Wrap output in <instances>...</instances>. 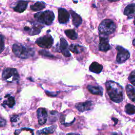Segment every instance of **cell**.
<instances>
[{
  "mask_svg": "<svg viewBox=\"0 0 135 135\" xmlns=\"http://www.w3.org/2000/svg\"><path fill=\"white\" fill-rule=\"evenodd\" d=\"M108 94L112 101L120 103L123 99V89L118 83L113 81H108L105 83Z\"/></svg>",
  "mask_w": 135,
  "mask_h": 135,
  "instance_id": "obj_1",
  "label": "cell"
},
{
  "mask_svg": "<svg viewBox=\"0 0 135 135\" xmlns=\"http://www.w3.org/2000/svg\"><path fill=\"white\" fill-rule=\"evenodd\" d=\"M14 54L21 59H27L34 55V50L32 48L27 47L20 44H14L12 47Z\"/></svg>",
  "mask_w": 135,
  "mask_h": 135,
  "instance_id": "obj_2",
  "label": "cell"
},
{
  "mask_svg": "<svg viewBox=\"0 0 135 135\" xmlns=\"http://www.w3.org/2000/svg\"><path fill=\"white\" fill-rule=\"evenodd\" d=\"M34 16L38 22L46 25H51L55 17L53 12L50 10L38 12L35 14Z\"/></svg>",
  "mask_w": 135,
  "mask_h": 135,
  "instance_id": "obj_3",
  "label": "cell"
},
{
  "mask_svg": "<svg viewBox=\"0 0 135 135\" xmlns=\"http://www.w3.org/2000/svg\"><path fill=\"white\" fill-rule=\"evenodd\" d=\"M116 29V25L114 22L110 19L102 21L99 26V31L101 34L110 35L114 33Z\"/></svg>",
  "mask_w": 135,
  "mask_h": 135,
  "instance_id": "obj_4",
  "label": "cell"
},
{
  "mask_svg": "<svg viewBox=\"0 0 135 135\" xmlns=\"http://www.w3.org/2000/svg\"><path fill=\"white\" fill-rule=\"evenodd\" d=\"M2 78L7 82H14L18 81L19 75L16 69L8 68L4 70Z\"/></svg>",
  "mask_w": 135,
  "mask_h": 135,
  "instance_id": "obj_5",
  "label": "cell"
},
{
  "mask_svg": "<svg viewBox=\"0 0 135 135\" xmlns=\"http://www.w3.org/2000/svg\"><path fill=\"white\" fill-rule=\"evenodd\" d=\"M35 43L41 48L49 49L53 43V38L51 35H44L38 38L36 40Z\"/></svg>",
  "mask_w": 135,
  "mask_h": 135,
  "instance_id": "obj_6",
  "label": "cell"
},
{
  "mask_svg": "<svg viewBox=\"0 0 135 135\" xmlns=\"http://www.w3.org/2000/svg\"><path fill=\"white\" fill-rule=\"evenodd\" d=\"M116 50L118 51L117 61L118 63H122L126 62L130 57L129 51L121 46H117Z\"/></svg>",
  "mask_w": 135,
  "mask_h": 135,
  "instance_id": "obj_7",
  "label": "cell"
},
{
  "mask_svg": "<svg viewBox=\"0 0 135 135\" xmlns=\"http://www.w3.org/2000/svg\"><path fill=\"white\" fill-rule=\"evenodd\" d=\"M70 14L68 12L63 8L58 9V20L61 24L66 23L69 20Z\"/></svg>",
  "mask_w": 135,
  "mask_h": 135,
  "instance_id": "obj_8",
  "label": "cell"
},
{
  "mask_svg": "<svg viewBox=\"0 0 135 135\" xmlns=\"http://www.w3.org/2000/svg\"><path fill=\"white\" fill-rule=\"evenodd\" d=\"M36 113L38 123L40 125L44 124L46 122L47 118V113L45 109L40 108L37 110Z\"/></svg>",
  "mask_w": 135,
  "mask_h": 135,
  "instance_id": "obj_9",
  "label": "cell"
},
{
  "mask_svg": "<svg viewBox=\"0 0 135 135\" xmlns=\"http://www.w3.org/2000/svg\"><path fill=\"white\" fill-rule=\"evenodd\" d=\"M59 49V51L61 52L65 57H70L71 56V54L68 50V43L66 40L63 37H61L60 38Z\"/></svg>",
  "mask_w": 135,
  "mask_h": 135,
  "instance_id": "obj_10",
  "label": "cell"
},
{
  "mask_svg": "<svg viewBox=\"0 0 135 135\" xmlns=\"http://www.w3.org/2000/svg\"><path fill=\"white\" fill-rule=\"evenodd\" d=\"M92 102L86 101L84 102H80L75 104V108L80 112H84L90 110L92 107Z\"/></svg>",
  "mask_w": 135,
  "mask_h": 135,
  "instance_id": "obj_11",
  "label": "cell"
},
{
  "mask_svg": "<svg viewBox=\"0 0 135 135\" xmlns=\"http://www.w3.org/2000/svg\"><path fill=\"white\" fill-rule=\"evenodd\" d=\"M111 47L109 44V39L105 36H102L100 38L99 50L102 52H107L110 49Z\"/></svg>",
  "mask_w": 135,
  "mask_h": 135,
  "instance_id": "obj_12",
  "label": "cell"
},
{
  "mask_svg": "<svg viewBox=\"0 0 135 135\" xmlns=\"http://www.w3.org/2000/svg\"><path fill=\"white\" fill-rule=\"evenodd\" d=\"M70 12L72 18V22L73 25L76 27H78L82 22L81 17L75 12H74L73 10H70Z\"/></svg>",
  "mask_w": 135,
  "mask_h": 135,
  "instance_id": "obj_13",
  "label": "cell"
},
{
  "mask_svg": "<svg viewBox=\"0 0 135 135\" xmlns=\"http://www.w3.org/2000/svg\"><path fill=\"white\" fill-rule=\"evenodd\" d=\"M28 2L25 1H21L17 2L16 6L14 7V10L18 13L23 12L27 8Z\"/></svg>",
  "mask_w": 135,
  "mask_h": 135,
  "instance_id": "obj_14",
  "label": "cell"
},
{
  "mask_svg": "<svg viewBox=\"0 0 135 135\" xmlns=\"http://www.w3.org/2000/svg\"><path fill=\"white\" fill-rule=\"evenodd\" d=\"M56 129V126H51L47 128H43L41 130H37L36 132V135H47L53 133Z\"/></svg>",
  "mask_w": 135,
  "mask_h": 135,
  "instance_id": "obj_15",
  "label": "cell"
},
{
  "mask_svg": "<svg viewBox=\"0 0 135 135\" xmlns=\"http://www.w3.org/2000/svg\"><path fill=\"white\" fill-rule=\"evenodd\" d=\"M87 89L89 91L93 94L99 95H102L103 94V88L100 86H93L89 85L87 86Z\"/></svg>",
  "mask_w": 135,
  "mask_h": 135,
  "instance_id": "obj_16",
  "label": "cell"
},
{
  "mask_svg": "<svg viewBox=\"0 0 135 135\" xmlns=\"http://www.w3.org/2000/svg\"><path fill=\"white\" fill-rule=\"evenodd\" d=\"M134 4L132 3L128 5L124 10V14L128 17V18H133L134 15Z\"/></svg>",
  "mask_w": 135,
  "mask_h": 135,
  "instance_id": "obj_17",
  "label": "cell"
},
{
  "mask_svg": "<svg viewBox=\"0 0 135 135\" xmlns=\"http://www.w3.org/2000/svg\"><path fill=\"white\" fill-rule=\"evenodd\" d=\"M102 69L103 66L97 62H92L89 66L90 71L95 73H100Z\"/></svg>",
  "mask_w": 135,
  "mask_h": 135,
  "instance_id": "obj_18",
  "label": "cell"
},
{
  "mask_svg": "<svg viewBox=\"0 0 135 135\" xmlns=\"http://www.w3.org/2000/svg\"><path fill=\"white\" fill-rule=\"evenodd\" d=\"M15 135H34L33 130L29 128H21L17 129L14 132Z\"/></svg>",
  "mask_w": 135,
  "mask_h": 135,
  "instance_id": "obj_19",
  "label": "cell"
},
{
  "mask_svg": "<svg viewBox=\"0 0 135 135\" xmlns=\"http://www.w3.org/2000/svg\"><path fill=\"white\" fill-rule=\"evenodd\" d=\"M6 98V100H5L3 102V105H7L9 108H12L15 103V99L13 97L11 96L10 94H7L5 96V97Z\"/></svg>",
  "mask_w": 135,
  "mask_h": 135,
  "instance_id": "obj_20",
  "label": "cell"
},
{
  "mask_svg": "<svg viewBox=\"0 0 135 135\" xmlns=\"http://www.w3.org/2000/svg\"><path fill=\"white\" fill-rule=\"evenodd\" d=\"M126 92L129 98L132 101L134 102L135 94H134V88L133 86L128 84L126 86Z\"/></svg>",
  "mask_w": 135,
  "mask_h": 135,
  "instance_id": "obj_21",
  "label": "cell"
},
{
  "mask_svg": "<svg viewBox=\"0 0 135 135\" xmlns=\"http://www.w3.org/2000/svg\"><path fill=\"white\" fill-rule=\"evenodd\" d=\"M45 7V4L43 2H37L31 5L30 8L33 11H38L43 9Z\"/></svg>",
  "mask_w": 135,
  "mask_h": 135,
  "instance_id": "obj_22",
  "label": "cell"
},
{
  "mask_svg": "<svg viewBox=\"0 0 135 135\" xmlns=\"http://www.w3.org/2000/svg\"><path fill=\"white\" fill-rule=\"evenodd\" d=\"M84 49L85 48L82 46L79 45L78 44H72L69 47V49L71 51H72L74 53H77V54L83 52L84 50Z\"/></svg>",
  "mask_w": 135,
  "mask_h": 135,
  "instance_id": "obj_23",
  "label": "cell"
},
{
  "mask_svg": "<svg viewBox=\"0 0 135 135\" xmlns=\"http://www.w3.org/2000/svg\"><path fill=\"white\" fill-rule=\"evenodd\" d=\"M65 35L71 40H75L77 38L78 34L73 29H69L66 30L65 31Z\"/></svg>",
  "mask_w": 135,
  "mask_h": 135,
  "instance_id": "obj_24",
  "label": "cell"
},
{
  "mask_svg": "<svg viewBox=\"0 0 135 135\" xmlns=\"http://www.w3.org/2000/svg\"><path fill=\"white\" fill-rule=\"evenodd\" d=\"M125 111L128 114H134L135 113V107L133 104L128 103L125 106Z\"/></svg>",
  "mask_w": 135,
  "mask_h": 135,
  "instance_id": "obj_25",
  "label": "cell"
},
{
  "mask_svg": "<svg viewBox=\"0 0 135 135\" xmlns=\"http://www.w3.org/2000/svg\"><path fill=\"white\" fill-rule=\"evenodd\" d=\"M128 79H129V81L133 85H134V84H135V83H134L135 82V72H134V70L132 71L130 73V75H129V76L128 77Z\"/></svg>",
  "mask_w": 135,
  "mask_h": 135,
  "instance_id": "obj_26",
  "label": "cell"
},
{
  "mask_svg": "<svg viewBox=\"0 0 135 135\" xmlns=\"http://www.w3.org/2000/svg\"><path fill=\"white\" fill-rule=\"evenodd\" d=\"M39 54L42 56H44L46 57H53L54 56L50 54L48 51H46L45 50H40L39 52Z\"/></svg>",
  "mask_w": 135,
  "mask_h": 135,
  "instance_id": "obj_27",
  "label": "cell"
},
{
  "mask_svg": "<svg viewBox=\"0 0 135 135\" xmlns=\"http://www.w3.org/2000/svg\"><path fill=\"white\" fill-rule=\"evenodd\" d=\"M4 49V37L3 35L0 34V53Z\"/></svg>",
  "mask_w": 135,
  "mask_h": 135,
  "instance_id": "obj_28",
  "label": "cell"
},
{
  "mask_svg": "<svg viewBox=\"0 0 135 135\" xmlns=\"http://www.w3.org/2000/svg\"><path fill=\"white\" fill-rule=\"evenodd\" d=\"M19 120V117L17 115H13L11 118V121L12 123V124L13 123H16Z\"/></svg>",
  "mask_w": 135,
  "mask_h": 135,
  "instance_id": "obj_29",
  "label": "cell"
},
{
  "mask_svg": "<svg viewBox=\"0 0 135 135\" xmlns=\"http://www.w3.org/2000/svg\"><path fill=\"white\" fill-rule=\"evenodd\" d=\"M6 124V121L3 117L0 116V127H5Z\"/></svg>",
  "mask_w": 135,
  "mask_h": 135,
  "instance_id": "obj_30",
  "label": "cell"
},
{
  "mask_svg": "<svg viewBox=\"0 0 135 135\" xmlns=\"http://www.w3.org/2000/svg\"><path fill=\"white\" fill-rule=\"evenodd\" d=\"M66 135H80L78 133H69L68 134H67Z\"/></svg>",
  "mask_w": 135,
  "mask_h": 135,
  "instance_id": "obj_31",
  "label": "cell"
},
{
  "mask_svg": "<svg viewBox=\"0 0 135 135\" xmlns=\"http://www.w3.org/2000/svg\"><path fill=\"white\" fill-rule=\"evenodd\" d=\"M109 135H120V134H119L118 133H117V132H113V133H112L111 134H110Z\"/></svg>",
  "mask_w": 135,
  "mask_h": 135,
  "instance_id": "obj_32",
  "label": "cell"
},
{
  "mask_svg": "<svg viewBox=\"0 0 135 135\" xmlns=\"http://www.w3.org/2000/svg\"><path fill=\"white\" fill-rule=\"evenodd\" d=\"M119 0H108V1H109L110 2H115L117 1H118Z\"/></svg>",
  "mask_w": 135,
  "mask_h": 135,
  "instance_id": "obj_33",
  "label": "cell"
},
{
  "mask_svg": "<svg viewBox=\"0 0 135 135\" xmlns=\"http://www.w3.org/2000/svg\"><path fill=\"white\" fill-rule=\"evenodd\" d=\"M134 40H133V45H134Z\"/></svg>",
  "mask_w": 135,
  "mask_h": 135,
  "instance_id": "obj_34",
  "label": "cell"
},
{
  "mask_svg": "<svg viewBox=\"0 0 135 135\" xmlns=\"http://www.w3.org/2000/svg\"><path fill=\"white\" fill-rule=\"evenodd\" d=\"M0 14H1V12H0Z\"/></svg>",
  "mask_w": 135,
  "mask_h": 135,
  "instance_id": "obj_35",
  "label": "cell"
}]
</instances>
